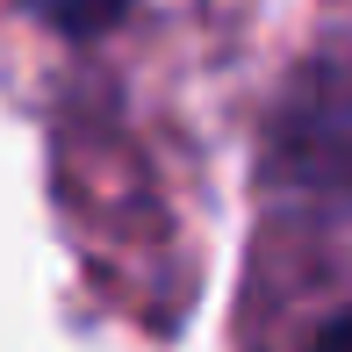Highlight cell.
Wrapping results in <instances>:
<instances>
[{
	"label": "cell",
	"mask_w": 352,
	"mask_h": 352,
	"mask_svg": "<svg viewBox=\"0 0 352 352\" xmlns=\"http://www.w3.org/2000/svg\"><path fill=\"white\" fill-rule=\"evenodd\" d=\"M274 173L302 195L352 201V58H324L287 87L274 122Z\"/></svg>",
	"instance_id": "6da1fadb"
},
{
	"label": "cell",
	"mask_w": 352,
	"mask_h": 352,
	"mask_svg": "<svg viewBox=\"0 0 352 352\" xmlns=\"http://www.w3.org/2000/svg\"><path fill=\"white\" fill-rule=\"evenodd\" d=\"M22 8L36 14L43 29H58V36H108L137 0H22Z\"/></svg>",
	"instance_id": "7a4b0ae2"
},
{
	"label": "cell",
	"mask_w": 352,
	"mask_h": 352,
	"mask_svg": "<svg viewBox=\"0 0 352 352\" xmlns=\"http://www.w3.org/2000/svg\"><path fill=\"white\" fill-rule=\"evenodd\" d=\"M309 352H352V309H338L324 331H316V345Z\"/></svg>",
	"instance_id": "3957f363"
}]
</instances>
